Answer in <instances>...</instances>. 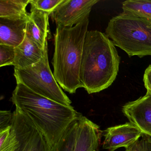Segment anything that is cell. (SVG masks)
I'll return each mask as SVG.
<instances>
[{"mask_svg":"<svg viewBox=\"0 0 151 151\" xmlns=\"http://www.w3.org/2000/svg\"><path fill=\"white\" fill-rule=\"evenodd\" d=\"M126 149L129 151H151V141L149 137L145 136Z\"/></svg>","mask_w":151,"mask_h":151,"instance_id":"obj_19","label":"cell"},{"mask_svg":"<svg viewBox=\"0 0 151 151\" xmlns=\"http://www.w3.org/2000/svg\"><path fill=\"white\" fill-rule=\"evenodd\" d=\"M79 116H80L68 127L59 142L52 148V151H74Z\"/></svg>","mask_w":151,"mask_h":151,"instance_id":"obj_16","label":"cell"},{"mask_svg":"<svg viewBox=\"0 0 151 151\" xmlns=\"http://www.w3.org/2000/svg\"><path fill=\"white\" fill-rule=\"evenodd\" d=\"M49 15L44 11L31 8L26 26L25 37L43 50L47 43Z\"/></svg>","mask_w":151,"mask_h":151,"instance_id":"obj_11","label":"cell"},{"mask_svg":"<svg viewBox=\"0 0 151 151\" xmlns=\"http://www.w3.org/2000/svg\"><path fill=\"white\" fill-rule=\"evenodd\" d=\"M120 63L115 46L106 35L99 31H88L80 67L82 88L89 94L108 88L116 78Z\"/></svg>","mask_w":151,"mask_h":151,"instance_id":"obj_2","label":"cell"},{"mask_svg":"<svg viewBox=\"0 0 151 151\" xmlns=\"http://www.w3.org/2000/svg\"><path fill=\"white\" fill-rule=\"evenodd\" d=\"M11 98L16 109L29 116L52 148L69 125L80 116L72 106L55 102L17 83Z\"/></svg>","mask_w":151,"mask_h":151,"instance_id":"obj_1","label":"cell"},{"mask_svg":"<svg viewBox=\"0 0 151 151\" xmlns=\"http://www.w3.org/2000/svg\"><path fill=\"white\" fill-rule=\"evenodd\" d=\"M15 47L0 45V67L13 65L15 60Z\"/></svg>","mask_w":151,"mask_h":151,"instance_id":"obj_18","label":"cell"},{"mask_svg":"<svg viewBox=\"0 0 151 151\" xmlns=\"http://www.w3.org/2000/svg\"><path fill=\"white\" fill-rule=\"evenodd\" d=\"M122 112L143 135L151 138V92L147 91L144 96L124 104Z\"/></svg>","mask_w":151,"mask_h":151,"instance_id":"obj_8","label":"cell"},{"mask_svg":"<svg viewBox=\"0 0 151 151\" xmlns=\"http://www.w3.org/2000/svg\"><path fill=\"white\" fill-rule=\"evenodd\" d=\"M63 0H30L31 8L44 11L51 15Z\"/></svg>","mask_w":151,"mask_h":151,"instance_id":"obj_17","label":"cell"},{"mask_svg":"<svg viewBox=\"0 0 151 151\" xmlns=\"http://www.w3.org/2000/svg\"><path fill=\"white\" fill-rule=\"evenodd\" d=\"M89 18L72 27L57 26L54 35L53 75L62 89L69 93L82 88L80 70Z\"/></svg>","mask_w":151,"mask_h":151,"instance_id":"obj_3","label":"cell"},{"mask_svg":"<svg viewBox=\"0 0 151 151\" xmlns=\"http://www.w3.org/2000/svg\"><path fill=\"white\" fill-rule=\"evenodd\" d=\"M125 151H129V150H128V149H126V150H125Z\"/></svg>","mask_w":151,"mask_h":151,"instance_id":"obj_22","label":"cell"},{"mask_svg":"<svg viewBox=\"0 0 151 151\" xmlns=\"http://www.w3.org/2000/svg\"><path fill=\"white\" fill-rule=\"evenodd\" d=\"M101 133L99 125L81 114L74 151H97Z\"/></svg>","mask_w":151,"mask_h":151,"instance_id":"obj_10","label":"cell"},{"mask_svg":"<svg viewBox=\"0 0 151 151\" xmlns=\"http://www.w3.org/2000/svg\"><path fill=\"white\" fill-rule=\"evenodd\" d=\"M17 83H22L41 96L65 106H71V101L55 78L49 66L48 46L44 57L37 63L24 69H14Z\"/></svg>","mask_w":151,"mask_h":151,"instance_id":"obj_5","label":"cell"},{"mask_svg":"<svg viewBox=\"0 0 151 151\" xmlns=\"http://www.w3.org/2000/svg\"><path fill=\"white\" fill-rule=\"evenodd\" d=\"M149 139H150V140L151 141V138L149 137Z\"/></svg>","mask_w":151,"mask_h":151,"instance_id":"obj_23","label":"cell"},{"mask_svg":"<svg viewBox=\"0 0 151 151\" xmlns=\"http://www.w3.org/2000/svg\"><path fill=\"white\" fill-rule=\"evenodd\" d=\"M142 135L141 132L130 122L109 127L103 133L102 148L109 151H114L121 147L127 149Z\"/></svg>","mask_w":151,"mask_h":151,"instance_id":"obj_9","label":"cell"},{"mask_svg":"<svg viewBox=\"0 0 151 151\" xmlns=\"http://www.w3.org/2000/svg\"><path fill=\"white\" fill-rule=\"evenodd\" d=\"M28 19L29 17L17 19L0 17V45L15 47L19 46L25 39Z\"/></svg>","mask_w":151,"mask_h":151,"instance_id":"obj_12","label":"cell"},{"mask_svg":"<svg viewBox=\"0 0 151 151\" xmlns=\"http://www.w3.org/2000/svg\"><path fill=\"white\" fill-rule=\"evenodd\" d=\"M143 81L147 91L151 93V65H149L145 70Z\"/></svg>","mask_w":151,"mask_h":151,"instance_id":"obj_21","label":"cell"},{"mask_svg":"<svg viewBox=\"0 0 151 151\" xmlns=\"http://www.w3.org/2000/svg\"><path fill=\"white\" fill-rule=\"evenodd\" d=\"M105 34L130 57L151 55V22L146 18L123 12L110 20Z\"/></svg>","mask_w":151,"mask_h":151,"instance_id":"obj_4","label":"cell"},{"mask_svg":"<svg viewBox=\"0 0 151 151\" xmlns=\"http://www.w3.org/2000/svg\"><path fill=\"white\" fill-rule=\"evenodd\" d=\"M14 114L9 110L0 111V131L12 126Z\"/></svg>","mask_w":151,"mask_h":151,"instance_id":"obj_20","label":"cell"},{"mask_svg":"<svg viewBox=\"0 0 151 151\" xmlns=\"http://www.w3.org/2000/svg\"><path fill=\"white\" fill-rule=\"evenodd\" d=\"M13 114L12 126L17 140L14 151H52L47 139L29 116L16 109Z\"/></svg>","mask_w":151,"mask_h":151,"instance_id":"obj_6","label":"cell"},{"mask_svg":"<svg viewBox=\"0 0 151 151\" xmlns=\"http://www.w3.org/2000/svg\"><path fill=\"white\" fill-rule=\"evenodd\" d=\"M45 53V50L25 37L24 41L15 47L14 69L25 68L37 63Z\"/></svg>","mask_w":151,"mask_h":151,"instance_id":"obj_13","label":"cell"},{"mask_svg":"<svg viewBox=\"0 0 151 151\" xmlns=\"http://www.w3.org/2000/svg\"><path fill=\"white\" fill-rule=\"evenodd\" d=\"M30 0H0V17L25 18L29 17L26 7Z\"/></svg>","mask_w":151,"mask_h":151,"instance_id":"obj_14","label":"cell"},{"mask_svg":"<svg viewBox=\"0 0 151 151\" xmlns=\"http://www.w3.org/2000/svg\"><path fill=\"white\" fill-rule=\"evenodd\" d=\"M99 0H63L51 14L57 26L72 27L88 18Z\"/></svg>","mask_w":151,"mask_h":151,"instance_id":"obj_7","label":"cell"},{"mask_svg":"<svg viewBox=\"0 0 151 151\" xmlns=\"http://www.w3.org/2000/svg\"><path fill=\"white\" fill-rule=\"evenodd\" d=\"M123 13L146 18L151 22V0H128L122 3Z\"/></svg>","mask_w":151,"mask_h":151,"instance_id":"obj_15","label":"cell"}]
</instances>
